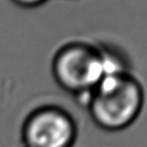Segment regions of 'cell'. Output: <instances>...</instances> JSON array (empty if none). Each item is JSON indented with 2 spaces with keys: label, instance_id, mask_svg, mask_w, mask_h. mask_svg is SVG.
I'll return each mask as SVG.
<instances>
[{
  "label": "cell",
  "instance_id": "obj_1",
  "mask_svg": "<svg viewBox=\"0 0 147 147\" xmlns=\"http://www.w3.org/2000/svg\"><path fill=\"white\" fill-rule=\"evenodd\" d=\"M144 105V92L138 80L122 70L106 75L87 101L93 122L105 131L116 132L130 127Z\"/></svg>",
  "mask_w": 147,
  "mask_h": 147
},
{
  "label": "cell",
  "instance_id": "obj_2",
  "mask_svg": "<svg viewBox=\"0 0 147 147\" xmlns=\"http://www.w3.org/2000/svg\"><path fill=\"white\" fill-rule=\"evenodd\" d=\"M111 69L108 61L94 49L82 45H70L55 55L52 71L62 89L79 97L86 96V103L93 90Z\"/></svg>",
  "mask_w": 147,
  "mask_h": 147
},
{
  "label": "cell",
  "instance_id": "obj_3",
  "mask_svg": "<svg viewBox=\"0 0 147 147\" xmlns=\"http://www.w3.org/2000/svg\"><path fill=\"white\" fill-rule=\"evenodd\" d=\"M21 136L24 147H73L77 138V124L63 108L41 106L24 120Z\"/></svg>",
  "mask_w": 147,
  "mask_h": 147
},
{
  "label": "cell",
  "instance_id": "obj_4",
  "mask_svg": "<svg viewBox=\"0 0 147 147\" xmlns=\"http://www.w3.org/2000/svg\"><path fill=\"white\" fill-rule=\"evenodd\" d=\"M15 5H20L22 8H36L45 3L47 0H11Z\"/></svg>",
  "mask_w": 147,
  "mask_h": 147
}]
</instances>
